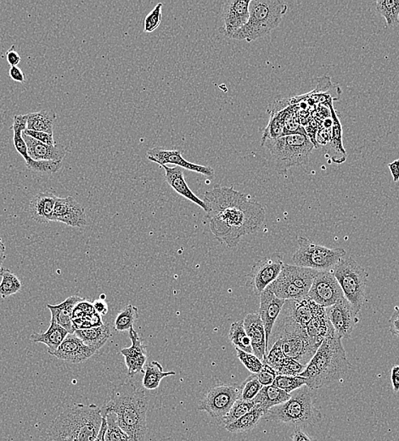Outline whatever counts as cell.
I'll use <instances>...</instances> for the list:
<instances>
[{
    "label": "cell",
    "mask_w": 399,
    "mask_h": 441,
    "mask_svg": "<svg viewBox=\"0 0 399 441\" xmlns=\"http://www.w3.org/2000/svg\"><path fill=\"white\" fill-rule=\"evenodd\" d=\"M204 203L212 233L227 246H237L244 236L259 232L265 220L263 205L234 187L217 185L206 191Z\"/></svg>",
    "instance_id": "cell-1"
},
{
    "label": "cell",
    "mask_w": 399,
    "mask_h": 441,
    "mask_svg": "<svg viewBox=\"0 0 399 441\" xmlns=\"http://www.w3.org/2000/svg\"><path fill=\"white\" fill-rule=\"evenodd\" d=\"M147 409L148 399L143 389L130 380L116 387L110 400L101 408L117 415L118 425L128 435L130 441H145L147 433Z\"/></svg>",
    "instance_id": "cell-2"
},
{
    "label": "cell",
    "mask_w": 399,
    "mask_h": 441,
    "mask_svg": "<svg viewBox=\"0 0 399 441\" xmlns=\"http://www.w3.org/2000/svg\"><path fill=\"white\" fill-rule=\"evenodd\" d=\"M342 340L335 329L325 338L305 370L298 375L305 380L307 387L314 391L327 386L350 370Z\"/></svg>",
    "instance_id": "cell-3"
},
{
    "label": "cell",
    "mask_w": 399,
    "mask_h": 441,
    "mask_svg": "<svg viewBox=\"0 0 399 441\" xmlns=\"http://www.w3.org/2000/svg\"><path fill=\"white\" fill-rule=\"evenodd\" d=\"M101 408L96 405L71 406L55 419L49 441H94L102 425Z\"/></svg>",
    "instance_id": "cell-4"
},
{
    "label": "cell",
    "mask_w": 399,
    "mask_h": 441,
    "mask_svg": "<svg viewBox=\"0 0 399 441\" xmlns=\"http://www.w3.org/2000/svg\"><path fill=\"white\" fill-rule=\"evenodd\" d=\"M291 396L290 400L269 409L263 418L300 429L315 426L322 420L323 416L315 406L313 389L305 385V387L291 393Z\"/></svg>",
    "instance_id": "cell-5"
},
{
    "label": "cell",
    "mask_w": 399,
    "mask_h": 441,
    "mask_svg": "<svg viewBox=\"0 0 399 441\" xmlns=\"http://www.w3.org/2000/svg\"><path fill=\"white\" fill-rule=\"evenodd\" d=\"M273 344L278 342L287 358L307 367L320 345L308 335L307 328L281 312L271 333ZM270 340V339H269Z\"/></svg>",
    "instance_id": "cell-6"
},
{
    "label": "cell",
    "mask_w": 399,
    "mask_h": 441,
    "mask_svg": "<svg viewBox=\"0 0 399 441\" xmlns=\"http://www.w3.org/2000/svg\"><path fill=\"white\" fill-rule=\"evenodd\" d=\"M287 11L288 6L281 0H251L247 23L230 38L252 42L267 36L279 27Z\"/></svg>",
    "instance_id": "cell-7"
},
{
    "label": "cell",
    "mask_w": 399,
    "mask_h": 441,
    "mask_svg": "<svg viewBox=\"0 0 399 441\" xmlns=\"http://www.w3.org/2000/svg\"><path fill=\"white\" fill-rule=\"evenodd\" d=\"M262 147L268 149L278 173L285 174L294 166L307 164L315 145L308 134H294L265 140Z\"/></svg>",
    "instance_id": "cell-8"
},
{
    "label": "cell",
    "mask_w": 399,
    "mask_h": 441,
    "mask_svg": "<svg viewBox=\"0 0 399 441\" xmlns=\"http://www.w3.org/2000/svg\"><path fill=\"white\" fill-rule=\"evenodd\" d=\"M342 290L347 301L350 303L355 315L359 316L363 307L369 273L352 258H343L330 270Z\"/></svg>",
    "instance_id": "cell-9"
},
{
    "label": "cell",
    "mask_w": 399,
    "mask_h": 441,
    "mask_svg": "<svg viewBox=\"0 0 399 441\" xmlns=\"http://www.w3.org/2000/svg\"><path fill=\"white\" fill-rule=\"evenodd\" d=\"M318 273L314 269L284 264L280 276L268 288L278 298L285 301H299L308 297V291Z\"/></svg>",
    "instance_id": "cell-10"
},
{
    "label": "cell",
    "mask_w": 399,
    "mask_h": 441,
    "mask_svg": "<svg viewBox=\"0 0 399 441\" xmlns=\"http://www.w3.org/2000/svg\"><path fill=\"white\" fill-rule=\"evenodd\" d=\"M298 244V250L295 252L293 260L298 267L314 269L319 272L330 271L346 256V251L342 248L330 249L312 242L305 237L299 236Z\"/></svg>",
    "instance_id": "cell-11"
},
{
    "label": "cell",
    "mask_w": 399,
    "mask_h": 441,
    "mask_svg": "<svg viewBox=\"0 0 399 441\" xmlns=\"http://www.w3.org/2000/svg\"><path fill=\"white\" fill-rule=\"evenodd\" d=\"M240 398V385L218 384L208 389L198 406L199 411L208 413L217 420L224 418Z\"/></svg>",
    "instance_id": "cell-12"
},
{
    "label": "cell",
    "mask_w": 399,
    "mask_h": 441,
    "mask_svg": "<svg viewBox=\"0 0 399 441\" xmlns=\"http://www.w3.org/2000/svg\"><path fill=\"white\" fill-rule=\"evenodd\" d=\"M284 264L283 256L280 252H276L269 258L257 260L247 275L250 278L249 286L251 287L253 293L256 295L263 293L280 276Z\"/></svg>",
    "instance_id": "cell-13"
},
{
    "label": "cell",
    "mask_w": 399,
    "mask_h": 441,
    "mask_svg": "<svg viewBox=\"0 0 399 441\" xmlns=\"http://www.w3.org/2000/svg\"><path fill=\"white\" fill-rule=\"evenodd\" d=\"M308 297L318 305L327 308L341 301L344 294L332 271H321L315 277Z\"/></svg>",
    "instance_id": "cell-14"
},
{
    "label": "cell",
    "mask_w": 399,
    "mask_h": 441,
    "mask_svg": "<svg viewBox=\"0 0 399 441\" xmlns=\"http://www.w3.org/2000/svg\"><path fill=\"white\" fill-rule=\"evenodd\" d=\"M325 311L337 335L342 339H349L359 318L355 315L347 299L344 297L335 305L325 308Z\"/></svg>",
    "instance_id": "cell-15"
},
{
    "label": "cell",
    "mask_w": 399,
    "mask_h": 441,
    "mask_svg": "<svg viewBox=\"0 0 399 441\" xmlns=\"http://www.w3.org/2000/svg\"><path fill=\"white\" fill-rule=\"evenodd\" d=\"M147 159L160 166L174 164L208 178H213L215 174V171L211 166H201L186 161L183 157L182 152L177 149H167L162 147L150 149L147 151Z\"/></svg>",
    "instance_id": "cell-16"
},
{
    "label": "cell",
    "mask_w": 399,
    "mask_h": 441,
    "mask_svg": "<svg viewBox=\"0 0 399 441\" xmlns=\"http://www.w3.org/2000/svg\"><path fill=\"white\" fill-rule=\"evenodd\" d=\"M250 2L251 0H227L223 4L222 19L224 25L221 32L226 37L230 38L247 23L250 16Z\"/></svg>",
    "instance_id": "cell-17"
},
{
    "label": "cell",
    "mask_w": 399,
    "mask_h": 441,
    "mask_svg": "<svg viewBox=\"0 0 399 441\" xmlns=\"http://www.w3.org/2000/svg\"><path fill=\"white\" fill-rule=\"evenodd\" d=\"M54 222H61L74 228H82L88 224L83 205L72 196L66 198L57 197L54 211Z\"/></svg>",
    "instance_id": "cell-18"
},
{
    "label": "cell",
    "mask_w": 399,
    "mask_h": 441,
    "mask_svg": "<svg viewBox=\"0 0 399 441\" xmlns=\"http://www.w3.org/2000/svg\"><path fill=\"white\" fill-rule=\"evenodd\" d=\"M285 303V299L278 298L269 288L266 289L260 294L259 315L262 322L264 323L268 349L270 336H271L274 324H276Z\"/></svg>",
    "instance_id": "cell-19"
},
{
    "label": "cell",
    "mask_w": 399,
    "mask_h": 441,
    "mask_svg": "<svg viewBox=\"0 0 399 441\" xmlns=\"http://www.w3.org/2000/svg\"><path fill=\"white\" fill-rule=\"evenodd\" d=\"M96 353V350L86 345L75 333H68L53 355L62 361L79 364L87 361Z\"/></svg>",
    "instance_id": "cell-20"
},
{
    "label": "cell",
    "mask_w": 399,
    "mask_h": 441,
    "mask_svg": "<svg viewBox=\"0 0 399 441\" xmlns=\"http://www.w3.org/2000/svg\"><path fill=\"white\" fill-rule=\"evenodd\" d=\"M132 341L130 348L123 349L121 353L125 358L128 376L134 377L138 374H145L144 367L147 360V348L134 328L128 331Z\"/></svg>",
    "instance_id": "cell-21"
},
{
    "label": "cell",
    "mask_w": 399,
    "mask_h": 441,
    "mask_svg": "<svg viewBox=\"0 0 399 441\" xmlns=\"http://www.w3.org/2000/svg\"><path fill=\"white\" fill-rule=\"evenodd\" d=\"M244 327L251 340L253 354L262 362L268 354V345L263 322L259 314H249L244 321Z\"/></svg>",
    "instance_id": "cell-22"
},
{
    "label": "cell",
    "mask_w": 399,
    "mask_h": 441,
    "mask_svg": "<svg viewBox=\"0 0 399 441\" xmlns=\"http://www.w3.org/2000/svg\"><path fill=\"white\" fill-rule=\"evenodd\" d=\"M23 137L27 144L28 156L33 161H62L66 156L67 148L62 144H46L33 139L24 132Z\"/></svg>",
    "instance_id": "cell-23"
},
{
    "label": "cell",
    "mask_w": 399,
    "mask_h": 441,
    "mask_svg": "<svg viewBox=\"0 0 399 441\" xmlns=\"http://www.w3.org/2000/svg\"><path fill=\"white\" fill-rule=\"evenodd\" d=\"M161 168L165 171L164 178L166 182L176 193L198 205L203 211L207 212V205L204 203V200L196 196L188 186L186 178H184V169L178 166H174L173 168L162 166Z\"/></svg>",
    "instance_id": "cell-24"
},
{
    "label": "cell",
    "mask_w": 399,
    "mask_h": 441,
    "mask_svg": "<svg viewBox=\"0 0 399 441\" xmlns=\"http://www.w3.org/2000/svg\"><path fill=\"white\" fill-rule=\"evenodd\" d=\"M57 196L53 193L43 192L34 196L29 204L32 218L38 224L54 222V211Z\"/></svg>",
    "instance_id": "cell-25"
},
{
    "label": "cell",
    "mask_w": 399,
    "mask_h": 441,
    "mask_svg": "<svg viewBox=\"0 0 399 441\" xmlns=\"http://www.w3.org/2000/svg\"><path fill=\"white\" fill-rule=\"evenodd\" d=\"M84 299L78 295H72L59 305L47 306L51 312V321L65 328L68 333H74L76 331L72 323V314H74L75 307Z\"/></svg>",
    "instance_id": "cell-26"
},
{
    "label": "cell",
    "mask_w": 399,
    "mask_h": 441,
    "mask_svg": "<svg viewBox=\"0 0 399 441\" xmlns=\"http://www.w3.org/2000/svg\"><path fill=\"white\" fill-rule=\"evenodd\" d=\"M68 333H69L65 328L51 321L48 331L42 333H33L30 336V340L34 342V343L46 345L47 348H48V353L50 355H53L57 352V350L62 345L64 340L66 339Z\"/></svg>",
    "instance_id": "cell-27"
},
{
    "label": "cell",
    "mask_w": 399,
    "mask_h": 441,
    "mask_svg": "<svg viewBox=\"0 0 399 441\" xmlns=\"http://www.w3.org/2000/svg\"><path fill=\"white\" fill-rule=\"evenodd\" d=\"M291 396V394L286 393L276 387V385L272 384L262 388L253 401L264 411L265 414L274 406L281 405L290 400Z\"/></svg>",
    "instance_id": "cell-28"
},
{
    "label": "cell",
    "mask_w": 399,
    "mask_h": 441,
    "mask_svg": "<svg viewBox=\"0 0 399 441\" xmlns=\"http://www.w3.org/2000/svg\"><path fill=\"white\" fill-rule=\"evenodd\" d=\"M27 130L54 134L57 113L53 110H43L28 114Z\"/></svg>",
    "instance_id": "cell-29"
},
{
    "label": "cell",
    "mask_w": 399,
    "mask_h": 441,
    "mask_svg": "<svg viewBox=\"0 0 399 441\" xmlns=\"http://www.w3.org/2000/svg\"><path fill=\"white\" fill-rule=\"evenodd\" d=\"M74 333L80 338L86 345L96 350L97 352L106 343L111 337L110 328L106 324L96 328L79 329Z\"/></svg>",
    "instance_id": "cell-30"
},
{
    "label": "cell",
    "mask_w": 399,
    "mask_h": 441,
    "mask_svg": "<svg viewBox=\"0 0 399 441\" xmlns=\"http://www.w3.org/2000/svg\"><path fill=\"white\" fill-rule=\"evenodd\" d=\"M330 110H332L333 119L332 135L330 136V144L334 151L332 161L337 164H341L347 159V153L342 144V127L332 105Z\"/></svg>",
    "instance_id": "cell-31"
},
{
    "label": "cell",
    "mask_w": 399,
    "mask_h": 441,
    "mask_svg": "<svg viewBox=\"0 0 399 441\" xmlns=\"http://www.w3.org/2000/svg\"><path fill=\"white\" fill-rule=\"evenodd\" d=\"M264 416V411L257 406L256 408L244 415L238 420L225 426V429L233 434L246 433L254 429Z\"/></svg>",
    "instance_id": "cell-32"
},
{
    "label": "cell",
    "mask_w": 399,
    "mask_h": 441,
    "mask_svg": "<svg viewBox=\"0 0 399 441\" xmlns=\"http://www.w3.org/2000/svg\"><path fill=\"white\" fill-rule=\"evenodd\" d=\"M171 375H175V372H164L161 364L157 361L149 362L145 365L144 378L142 381L143 387L152 391L159 387L162 379Z\"/></svg>",
    "instance_id": "cell-33"
},
{
    "label": "cell",
    "mask_w": 399,
    "mask_h": 441,
    "mask_svg": "<svg viewBox=\"0 0 399 441\" xmlns=\"http://www.w3.org/2000/svg\"><path fill=\"white\" fill-rule=\"evenodd\" d=\"M270 120L265 127L262 143L267 139H276L285 136V120L286 114L284 110L269 111Z\"/></svg>",
    "instance_id": "cell-34"
},
{
    "label": "cell",
    "mask_w": 399,
    "mask_h": 441,
    "mask_svg": "<svg viewBox=\"0 0 399 441\" xmlns=\"http://www.w3.org/2000/svg\"><path fill=\"white\" fill-rule=\"evenodd\" d=\"M229 339L235 349L253 354L251 340L249 339L246 329H245L243 321H237L231 325Z\"/></svg>",
    "instance_id": "cell-35"
},
{
    "label": "cell",
    "mask_w": 399,
    "mask_h": 441,
    "mask_svg": "<svg viewBox=\"0 0 399 441\" xmlns=\"http://www.w3.org/2000/svg\"><path fill=\"white\" fill-rule=\"evenodd\" d=\"M106 420L105 441H130V437L119 426L117 415L111 411L101 410Z\"/></svg>",
    "instance_id": "cell-36"
},
{
    "label": "cell",
    "mask_w": 399,
    "mask_h": 441,
    "mask_svg": "<svg viewBox=\"0 0 399 441\" xmlns=\"http://www.w3.org/2000/svg\"><path fill=\"white\" fill-rule=\"evenodd\" d=\"M0 297L2 299H6L11 295L18 293L21 289V282L11 270L2 268L0 272Z\"/></svg>",
    "instance_id": "cell-37"
},
{
    "label": "cell",
    "mask_w": 399,
    "mask_h": 441,
    "mask_svg": "<svg viewBox=\"0 0 399 441\" xmlns=\"http://www.w3.org/2000/svg\"><path fill=\"white\" fill-rule=\"evenodd\" d=\"M376 11L384 17L388 27L399 24V0H378Z\"/></svg>",
    "instance_id": "cell-38"
},
{
    "label": "cell",
    "mask_w": 399,
    "mask_h": 441,
    "mask_svg": "<svg viewBox=\"0 0 399 441\" xmlns=\"http://www.w3.org/2000/svg\"><path fill=\"white\" fill-rule=\"evenodd\" d=\"M139 319L138 308L128 305L119 312L115 319L114 328L116 331L124 332L130 331L135 323Z\"/></svg>",
    "instance_id": "cell-39"
},
{
    "label": "cell",
    "mask_w": 399,
    "mask_h": 441,
    "mask_svg": "<svg viewBox=\"0 0 399 441\" xmlns=\"http://www.w3.org/2000/svg\"><path fill=\"white\" fill-rule=\"evenodd\" d=\"M256 408L257 405L254 403V401H244L239 398L235 402L232 408H230V412L222 419V422L225 423V426L231 425V423L238 420L239 418Z\"/></svg>",
    "instance_id": "cell-40"
},
{
    "label": "cell",
    "mask_w": 399,
    "mask_h": 441,
    "mask_svg": "<svg viewBox=\"0 0 399 441\" xmlns=\"http://www.w3.org/2000/svg\"><path fill=\"white\" fill-rule=\"evenodd\" d=\"M263 388L257 379V374H251L240 385V399L244 401H253Z\"/></svg>",
    "instance_id": "cell-41"
},
{
    "label": "cell",
    "mask_w": 399,
    "mask_h": 441,
    "mask_svg": "<svg viewBox=\"0 0 399 441\" xmlns=\"http://www.w3.org/2000/svg\"><path fill=\"white\" fill-rule=\"evenodd\" d=\"M274 385L286 393L291 394L306 385L305 380L300 376L277 375Z\"/></svg>",
    "instance_id": "cell-42"
},
{
    "label": "cell",
    "mask_w": 399,
    "mask_h": 441,
    "mask_svg": "<svg viewBox=\"0 0 399 441\" xmlns=\"http://www.w3.org/2000/svg\"><path fill=\"white\" fill-rule=\"evenodd\" d=\"M62 161H36L33 159L26 164L29 170L42 175H52L62 168Z\"/></svg>",
    "instance_id": "cell-43"
},
{
    "label": "cell",
    "mask_w": 399,
    "mask_h": 441,
    "mask_svg": "<svg viewBox=\"0 0 399 441\" xmlns=\"http://www.w3.org/2000/svg\"><path fill=\"white\" fill-rule=\"evenodd\" d=\"M235 350H237V357L240 362L246 367L247 370L253 374H259L262 368H263V362L259 357H257L254 354L245 353L239 349Z\"/></svg>",
    "instance_id": "cell-44"
},
{
    "label": "cell",
    "mask_w": 399,
    "mask_h": 441,
    "mask_svg": "<svg viewBox=\"0 0 399 441\" xmlns=\"http://www.w3.org/2000/svg\"><path fill=\"white\" fill-rule=\"evenodd\" d=\"M162 3H158L155 8L149 13L144 21V32L152 33L155 31L162 23Z\"/></svg>",
    "instance_id": "cell-45"
},
{
    "label": "cell",
    "mask_w": 399,
    "mask_h": 441,
    "mask_svg": "<svg viewBox=\"0 0 399 441\" xmlns=\"http://www.w3.org/2000/svg\"><path fill=\"white\" fill-rule=\"evenodd\" d=\"M263 363V368H262V370L257 374V376L260 384L263 385L264 387L274 384V380L276 379L277 374L276 372L269 365V364L266 362Z\"/></svg>",
    "instance_id": "cell-46"
},
{
    "label": "cell",
    "mask_w": 399,
    "mask_h": 441,
    "mask_svg": "<svg viewBox=\"0 0 399 441\" xmlns=\"http://www.w3.org/2000/svg\"><path fill=\"white\" fill-rule=\"evenodd\" d=\"M23 132L21 130H14V136H13V141H14L15 148L16 151L23 157L26 164H28L31 161V158L28 156V147L26 144L23 137Z\"/></svg>",
    "instance_id": "cell-47"
},
{
    "label": "cell",
    "mask_w": 399,
    "mask_h": 441,
    "mask_svg": "<svg viewBox=\"0 0 399 441\" xmlns=\"http://www.w3.org/2000/svg\"><path fill=\"white\" fill-rule=\"evenodd\" d=\"M24 134L32 137L33 139L40 141V142L49 144V145H55V139L54 134H46V132H38L33 130H26Z\"/></svg>",
    "instance_id": "cell-48"
},
{
    "label": "cell",
    "mask_w": 399,
    "mask_h": 441,
    "mask_svg": "<svg viewBox=\"0 0 399 441\" xmlns=\"http://www.w3.org/2000/svg\"><path fill=\"white\" fill-rule=\"evenodd\" d=\"M28 114L27 115H16L13 118V125L11 127V130H21L24 132L27 130L28 124Z\"/></svg>",
    "instance_id": "cell-49"
},
{
    "label": "cell",
    "mask_w": 399,
    "mask_h": 441,
    "mask_svg": "<svg viewBox=\"0 0 399 441\" xmlns=\"http://www.w3.org/2000/svg\"><path fill=\"white\" fill-rule=\"evenodd\" d=\"M389 329L392 335L398 338L399 340V307H396L391 319H389Z\"/></svg>",
    "instance_id": "cell-50"
},
{
    "label": "cell",
    "mask_w": 399,
    "mask_h": 441,
    "mask_svg": "<svg viewBox=\"0 0 399 441\" xmlns=\"http://www.w3.org/2000/svg\"><path fill=\"white\" fill-rule=\"evenodd\" d=\"M6 57L9 65L11 67H17L21 61L20 55L15 50V45H12L11 49L6 51Z\"/></svg>",
    "instance_id": "cell-51"
},
{
    "label": "cell",
    "mask_w": 399,
    "mask_h": 441,
    "mask_svg": "<svg viewBox=\"0 0 399 441\" xmlns=\"http://www.w3.org/2000/svg\"><path fill=\"white\" fill-rule=\"evenodd\" d=\"M9 75L11 79L15 82L24 84L26 82V76L23 70L18 67H11L10 71H9Z\"/></svg>",
    "instance_id": "cell-52"
},
{
    "label": "cell",
    "mask_w": 399,
    "mask_h": 441,
    "mask_svg": "<svg viewBox=\"0 0 399 441\" xmlns=\"http://www.w3.org/2000/svg\"><path fill=\"white\" fill-rule=\"evenodd\" d=\"M94 310L99 315L105 316L108 312V306L107 303L103 299H97V301L93 303Z\"/></svg>",
    "instance_id": "cell-53"
},
{
    "label": "cell",
    "mask_w": 399,
    "mask_h": 441,
    "mask_svg": "<svg viewBox=\"0 0 399 441\" xmlns=\"http://www.w3.org/2000/svg\"><path fill=\"white\" fill-rule=\"evenodd\" d=\"M291 439L293 441H313L310 436L300 428H295L293 434L291 435Z\"/></svg>",
    "instance_id": "cell-54"
},
{
    "label": "cell",
    "mask_w": 399,
    "mask_h": 441,
    "mask_svg": "<svg viewBox=\"0 0 399 441\" xmlns=\"http://www.w3.org/2000/svg\"><path fill=\"white\" fill-rule=\"evenodd\" d=\"M391 381L393 391L395 393L399 392V365H394L392 368Z\"/></svg>",
    "instance_id": "cell-55"
},
{
    "label": "cell",
    "mask_w": 399,
    "mask_h": 441,
    "mask_svg": "<svg viewBox=\"0 0 399 441\" xmlns=\"http://www.w3.org/2000/svg\"><path fill=\"white\" fill-rule=\"evenodd\" d=\"M388 168L390 172H391L393 182L398 183L399 181V159L389 164Z\"/></svg>",
    "instance_id": "cell-56"
},
{
    "label": "cell",
    "mask_w": 399,
    "mask_h": 441,
    "mask_svg": "<svg viewBox=\"0 0 399 441\" xmlns=\"http://www.w3.org/2000/svg\"><path fill=\"white\" fill-rule=\"evenodd\" d=\"M106 430V420L105 417H103L100 433H99L97 438L94 440V441H105Z\"/></svg>",
    "instance_id": "cell-57"
},
{
    "label": "cell",
    "mask_w": 399,
    "mask_h": 441,
    "mask_svg": "<svg viewBox=\"0 0 399 441\" xmlns=\"http://www.w3.org/2000/svg\"><path fill=\"white\" fill-rule=\"evenodd\" d=\"M6 246L4 245L2 239H0V272H1V269L3 268L2 264L4 262V260H6Z\"/></svg>",
    "instance_id": "cell-58"
},
{
    "label": "cell",
    "mask_w": 399,
    "mask_h": 441,
    "mask_svg": "<svg viewBox=\"0 0 399 441\" xmlns=\"http://www.w3.org/2000/svg\"><path fill=\"white\" fill-rule=\"evenodd\" d=\"M100 299H103V301H105L106 295L105 294H101Z\"/></svg>",
    "instance_id": "cell-59"
}]
</instances>
